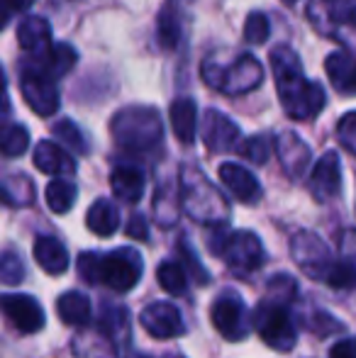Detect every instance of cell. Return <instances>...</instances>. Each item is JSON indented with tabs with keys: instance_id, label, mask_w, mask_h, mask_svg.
Masks as SVG:
<instances>
[{
	"instance_id": "obj_37",
	"label": "cell",
	"mask_w": 356,
	"mask_h": 358,
	"mask_svg": "<svg viewBox=\"0 0 356 358\" xmlns=\"http://www.w3.org/2000/svg\"><path fill=\"white\" fill-rule=\"evenodd\" d=\"M325 280H327L332 287H337V290L352 287V283H354L352 261H337V264H332V266H329V271H327V275H325Z\"/></svg>"
},
{
	"instance_id": "obj_33",
	"label": "cell",
	"mask_w": 356,
	"mask_h": 358,
	"mask_svg": "<svg viewBox=\"0 0 356 358\" xmlns=\"http://www.w3.org/2000/svg\"><path fill=\"white\" fill-rule=\"evenodd\" d=\"M24 278V264L20 259L17 251L8 249L0 254V283L5 285H17Z\"/></svg>"
},
{
	"instance_id": "obj_16",
	"label": "cell",
	"mask_w": 356,
	"mask_h": 358,
	"mask_svg": "<svg viewBox=\"0 0 356 358\" xmlns=\"http://www.w3.org/2000/svg\"><path fill=\"white\" fill-rule=\"evenodd\" d=\"M276 154L290 178H300L310 166V146L295 132H280L276 139Z\"/></svg>"
},
{
	"instance_id": "obj_35",
	"label": "cell",
	"mask_w": 356,
	"mask_h": 358,
	"mask_svg": "<svg viewBox=\"0 0 356 358\" xmlns=\"http://www.w3.org/2000/svg\"><path fill=\"white\" fill-rule=\"evenodd\" d=\"M54 134L64 142V146L78 151V154H88V144L83 139V132L71 122V120H62V122L54 124Z\"/></svg>"
},
{
	"instance_id": "obj_45",
	"label": "cell",
	"mask_w": 356,
	"mask_h": 358,
	"mask_svg": "<svg viewBox=\"0 0 356 358\" xmlns=\"http://www.w3.org/2000/svg\"><path fill=\"white\" fill-rule=\"evenodd\" d=\"M283 3H288V5H293V3H298V0H283Z\"/></svg>"
},
{
	"instance_id": "obj_9",
	"label": "cell",
	"mask_w": 356,
	"mask_h": 358,
	"mask_svg": "<svg viewBox=\"0 0 356 358\" xmlns=\"http://www.w3.org/2000/svg\"><path fill=\"white\" fill-rule=\"evenodd\" d=\"M20 88H22L24 103L32 108L34 115L39 117H49L59 110V90L57 80L47 76L39 66H29L22 71L20 78Z\"/></svg>"
},
{
	"instance_id": "obj_26",
	"label": "cell",
	"mask_w": 356,
	"mask_h": 358,
	"mask_svg": "<svg viewBox=\"0 0 356 358\" xmlns=\"http://www.w3.org/2000/svg\"><path fill=\"white\" fill-rule=\"evenodd\" d=\"M76 62H78L76 49H73L71 44L62 42V44H52V49H49L47 57L39 59V69L57 80V78H62V76H66L69 71H71V69L76 66Z\"/></svg>"
},
{
	"instance_id": "obj_23",
	"label": "cell",
	"mask_w": 356,
	"mask_h": 358,
	"mask_svg": "<svg viewBox=\"0 0 356 358\" xmlns=\"http://www.w3.org/2000/svg\"><path fill=\"white\" fill-rule=\"evenodd\" d=\"M325 71H327L332 85L342 95H354L356 73H354V57L349 52H332L325 59Z\"/></svg>"
},
{
	"instance_id": "obj_18",
	"label": "cell",
	"mask_w": 356,
	"mask_h": 358,
	"mask_svg": "<svg viewBox=\"0 0 356 358\" xmlns=\"http://www.w3.org/2000/svg\"><path fill=\"white\" fill-rule=\"evenodd\" d=\"M220 180H222V183L232 190L234 198L242 200V203H257V200L262 198V185H259V180L254 178L252 171H247L239 164L227 161V164L220 166Z\"/></svg>"
},
{
	"instance_id": "obj_38",
	"label": "cell",
	"mask_w": 356,
	"mask_h": 358,
	"mask_svg": "<svg viewBox=\"0 0 356 358\" xmlns=\"http://www.w3.org/2000/svg\"><path fill=\"white\" fill-rule=\"evenodd\" d=\"M337 137H339V142H342L344 149H347L349 154H354V151H356V113H354V110L344 113V117L339 120Z\"/></svg>"
},
{
	"instance_id": "obj_27",
	"label": "cell",
	"mask_w": 356,
	"mask_h": 358,
	"mask_svg": "<svg viewBox=\"0 0 356 358\" xmlns=\"http://www.w3.org/2000/svg\"><path fill=\"white\" fill-rule=\"evenodd\" d=\"M76 185L71 183V180H52V183L47 185V205L52 213L57 215H64L69 213V210L73 208V203H76Z\"/></svg>"
},
{
	"instance_id": "obj_14",
	"label": "cell",
	"mask_w": 356,
	"mask_h": 358,
	"mask_svg": "<svg viewBox=\"0 0 356 358\" xmlns=\"http://www.w3.org/2000/svg\"><path fill=\"white\" fill-rule=\"evenodd\" d=\"M339 185H342V164H339L337 151H327L313 169L310 193L318 203H327L339 193Z\"/></svg>"
},
{
	"instance_id": "obj_13",
	"label": "cell",
	"mask_w": 356,
	"mask_h": 358,
	"mask_svg": "<svg viewBox=\"0 0 356 358\" xmlns=\"http://www.w3.org/2000/svg\"><path fill=\"white\" fill-rule=\"evenodd\" d=\"M139 322L147 329V334H152L154 339H173V336H180L185 331L178 307H173L171 302H152V305H147L142 310Z\"/></svg>"
},
{
	"instance_id": "obj_31",
	"label": "cell",
	"mask_w": 356,
	"mask_h": 358,
	"mask_svg": "<svg viewBox=\"0 0 356 358\" xmlns=\"http://www.w3.org/2000/svg\"><path fill=\"white\" fill-rule=\"evenodd\" d=\"M73 351L78 358H115V349L105 339V334H81L73 341Z\"/></svg>"
},
{
	"instance_id": "obj_46",
	"label": "cell",
	"mask_w": 356,
	"mask_h": 358,
	"mask_svg": "<svg viewBox=\"0 0 356 358\" xmlns=\"http://www.w3.org/2000/svg\"><path fill=\"white\" fill-rule=\"evenodd\" d=\"M52 3H54V5H59V3H62V0H52Z\"/></svg>"
},
{
	"instance_id": "obj_29",
	"label": "cell",
	"mask_w": 356,
	"mask_h": 358,
	"mask_svg": "<svg viewBox=\"0 0 356 358\" xmlns=\"http://www.w3.org/2000/svg\"><path fill=\"white\" fill-rule=\"evenodd\" d=\"M29 146V132L22 124H3L0 127V154L5 156H22Z\"/></svg>"
},
{
	"instance_id": "obj_34",
	"label": "cell",
	"mask_w": 356,
	"mask_h": 358,
	"mask_svg": "<svg viewBox=\"0 0 356 358\" xmlns=\"http://www.w3.org/2000/svg\"><path fill=\"white\" fill-rule=\"evenodd\" d=\"M237 151L247 161H252V164L264 166L269 161L271 146H269V139L264 137V134H257V137H249V139H244V142H239Z\"/></svg>"
},
{
	"instance_id": "obj_19",
	"label": "cell",
	"mask_w": 356,
	"mask_h": 358,
	"mask_svg": "<svg viewBox=\"0 0 356 358\" xmlns=\"http://www.w3.org/2000/svg\"><path fill=\"white\" fill-rule=\"evenodd\" d=\"M34 166L49 176H73L76 161L69 156V151L57 142H39L34 149Z\"/></svg>"
},
{
	"instance_id": "obj_1",
	"label": "cell",
	"mask_w": 356,
	"mask_h": 358,
	"mask_svg": "<svg viewBox=\"0 0 356 358\" xmlns=\"http://www.w3.org/2000/svg\"><path fill=\"white\" fill-rule=\"evenodd\" d=\"M271 69L285 115L293 120H313L325 108V90L318 80L305 78L303 64L290 47L280 44L271 52Z\"/></svg>"
},
{
	"instance_id": "obj_20",
	"label": "cell",
	"mask_w": 356,
	"mask_h": 358,
	"mask_svg": "<svg viewBox=\"0 0 356 358\" xmlns=\"http://www.w3.org/2000/svg\"><path fill=\"white\" fill-rule=\"evenodd\" d=\"M34 259H37L39 268L49 275H62L69 268V251L54 236H39L34 241Z\"/></svg>"
},
{
	"instance_id": "obj_43",
	"label": "cell",
	"mask_w": 356,
	"mask_h": 358,
	"mask_svg": "<svg viewBox=\"0 0 356 358\" xmlns=\"http://www.w3.org/2000/svg\"><path fill=\"white\" fill-rule=\"evenodd\" d=\"M5 88H8V83H5V73H3V69H0V113H3V110L8 108V98H5Z\"/></svg>"
},
{
	"instance_id": "obj_4",
	"label": "cell",
	"mask_w": 356,
	"mask_h": 358,
	"mask_svg": "<svg viewBox=\"0 0 356 358\" xmlns=\"http://www.w3.org/2000/svg\"><path fill=\"white\" fill-rule=\"evenodd\" d=\"M178 205H183L185 213L198 222H210V224H220L229 215V208L220 195V190L195 169H183V173H180Z\"/></svg>"
},
{
	"instance_id": "obj_39",
	"label": "cell",
	"mask_w": 356,
	"mask_h": 358,
	"mask_svg": "<svg viewBox=\"0 0 356 358\" xmlns=\"http://www.w3.org/2000/svg\"><path fill=\"white\" fill-rule=\"evenodd\" d=\"M124 231H127L129 239H137V241H144L149 236V229H147V220H144L142 215H132L127 222V227H124Z\"/></svg>"
},
{
	"instance_id": "obj_15",
	"label": "cell",
	"mask_w": 356,
	"mask_h": 358,
	"mask_svg": "<svg viewBox=\"0 0 356 358\" xmlns=\"http://www.w3.org/2000/svg\"><path fill=\"white\" fill-rule=\"evenodd\" d=\"M308 17L320 32H334L339 24L354 22V0H310Z\"/></svg>"
},
{
	"instance_id": "obj_7",
	"label": "cell",
	"mask_w": 356,
	"mask_h": 358,
	"mask_svg": "<svg viewBox=\"0 0 356 358\" xmlns=\"http://www.w3.org/2000/svg\"><path fill=\"white\" fill-rule=\"evenodd\" d=\"M215 254H220L225 259V264L229 266V271L239 275H249L254 271L262 268L264 264V246L254 231H232L222 239V244L215 246Z\"/></svg>"
},
{
	"instance_id": "obj_6",
	"label": "cell",
	"mask_w": 356,
	"mask_h": 358,
	"mask_svg": "<svg viewBox=\"0 0 356 358\" xmlns=\"http://www.w3.org/2000/svg\"><path fill=\"white\" fill-rule=\"evenodd\" d=\"M254 329L264 339V344L276 351H290L298 341L295 327L290 322L288 307L264 300L254 312Z\"/></svg>"
},
{
	"instance_id": "obj_12",
	"label": "cell",
	"mask_w": 356,
	"mask_h": 358,
	"mask_svg": "<svg viewBox=\"0 0 356 358\" xmlns=\"http://www.w3.org/2000/svg\"><path fill=\"white\" fill-rule=\"evenodd\" d=\"M0 312L22 334H37L44 327V310L29 295H0Z\"/></svg>"
},
{
	"instance_id": "obj_5",
	"label": "cell",
	"mask_w": 356,
	"mask_h": 358,
	"mask_svg": "<svg viewBox=\"0 0 356 358\" xmlns=\"http://www.w3.org/2000/svg\"><path fill=\"white\" fill-rule=\"evenodd\" d=\"M203 80L215 90H222L227 95H244L249 90L259 88L264 80V69L252 54H242L229 66H222L215 59H208L200 69Z\"/></svg>"
},
{
	"instance_id": "obj_42",
	"label": "cell",
	"mask_w": 356,
	"mask_h": 358,
	"mask_svg": "<svg viewBox=\"0 0 356 358\" xmlns=\"http://www.w3.org/2000/svg\"><path fill=\"white\" fill-rule=\"evenodd\" d=\"M10 15H13V10H10V5L5 3V0H0V29H3L5 24L10 22Z\"/></svg>"
},
{
	"instance_id": "obj_11",
	"label": "cell",
	"mask_w": 356,
	"mask_h": 358,
	"mask_svg": "<svg viewBox=\"0 0 356 358\" xmlns=\"http://www.w3.org/2000/svg\"><path fill=\"white\" fill-rule=\"evenodd\" d=\"M200 134L203 142L210 151L218 154H227V151H237L242 142V129L227 117V115L218 113V110H205L203 122H200Z\"/></svg>"
},
{
	"instance_id": "obj_10",
	"label": "cell",
	"mask_w": 356,
	"mask_h": 358,
	"mask_svg": "<svg viewBox=\"0 0 356 358\" xmlns=\"http://www.w3.org/2000/svg\"><path fill=\"white\" fill-rule=\"evenodd\" d=\"M210 320H213V327L225 336L227 341H242L249 336L252 331V317L247 312V305H244L239 297H218L210 307Z\"/></svg>"
},
{
	"instance_id": "obj_30",
	"label": "cell",
	"mask_w": 356,
	"mask_h": 358,
	"mask_svg": "<svg viewBox=\"0 0 356 358\" xmlns=\"http://www.w3.org/2000/svg\"><path fill=\"white\" fill-rule=\"evenodd\" d=\"M159 285L169 292V295H183L185 287H188V275H185L183 266L176 261H166L157 268Z\"/></svg>"
},
{
	"instance_id": "obj_21",
	"label": "cell",
	"mask_w": 356,
	"mask_h": 358,
	"mask_svg": "<svg viewBox=\"0 0 356 358\" xmlns=\"http://www.w3.org/2000/svg\"><path fill=\"white\" fill-rule=\"evenodd\" d=\"M110 188H113L118 200L139 203L144 195V173L137 166H118L110 173Z\"/></svg>"
},
{
	"instance_id": "obj_41",
	"label": "cell",
	"mask_w": 356,
	"mask_h": 358,
	"mask_svg": "<svg viewBox=\"0 0 356 358\" xmlns=\"http://www.w3.org/2000/svg\"><path fill=\"white\" fill-rule=\"evenodd\" d=\"M329 358H354V341L352 339H342L332 346Z\"/></svg>"
},
{
	"instance_id": "obj_36",
	"label": "cell",
	"mask_w": 356,
	"mask_h": 358,
	"mask_svg": "<svg viewBox=\"0 0 356 358\" xmlns=\"http://www.w3.org/2000/svg\"><path fill=\"white\" fill-rule=\"evenodd\" d=\"M269 32L271 24L264 13H252L247 17V22H244V39L249 44H264L269 39Z\"/></svg>"
},
{
	"instance_id": "obj_17",
	"label": "cell",
	"mask_w": 356,
	"mask_h": 358,
	"mask_svg": "<svg viewBox=\"0 0 356 358\" xmlns=\"http://www.w3.org/2000/svg\"><path fill=\"white\" fill-rule=\"evenodd\" d=\"M17 42L24 52H29L32 57L44 59L52 49V24L44 17L29 15L20 22L17 27Z\"/></svg>"
},
{
	"instance_id": "obj_25",
	"label": "cell",
	"mask_w": 356,
	"mask_h": 358,
	"mask_svg": "<svg viewBox=\"0 0 356 358\" xmlns=\"http://www.w3.org/2000/svg\"><path fill=\"white\" fill-rule=\"evenodd\" d=\"M57 312L62 317L64 324L69 327H81L90 320V300L83 292L69 290L57 300Z\"/></svg>"
},
{
	"instance_id": "obj_8",
	"label": "cell",
	"mask_w": 356,
	"mask_h": 358,
	"mask_svg": "<svg viewBox=\"0 0 356 358\" xmlns=\"http://www.w3.org/2000/svg\"><path fill=\"white\" fill-rule=\"evenodd\" d=\"M290 256L298 264V268L315 280L318 278L325 280L329 266L334 264L332 254H329V246L318 234H313V231H298L290 239Z\"/></svg>"
},
{
	"instance_id": "obj_47",
	"label": "cell",
	"mask_w": 356,
	"mask_h": 358,
	"mask_svg": "<svg viewBox=\"0 0 356 358\" xmlns=\"http://www.w3.org/2000/svg\"><path fill=\"white\" fill-rule=\"evenodd\" d=\"M139 358H152V356H139Z\"/></svg>"
},
{
	"instance_id": "obj_2",
	"label": "cell",
	"mask_w": 356,
	"mask_h": 358,
	"mask_svg": "<svg viewBox=\"0 0 356 358\" xmlns=\"http://www.w3.org/2000/svg\"><path fill=\"white\" fill-rule=\"evenodd\" d=\"M78 273L93 285L103 283L115 292H127L139 283L144 264L134 249H115L110 254L86 251L78 256Z\"/></svg>"
},
{
	"instance_id": "obj_44",
	"label": "cell",
	"mask_w": 356,
	"mask_h": 358,
	"mask_svg": "<svg viewBox=\"0 0 356 358\" xmlns=\"http://www.w3.org/2000/svg\"><path fill=\"white\" fill-rule=\"evenodd\" d=\"M5 3H8V5H10V10L15 13V10H27L29 5L34 3V0H5Z\"/></svg>"
},
{
	"instance_id": "obj_3",
	"label": "cell",
	"mask_w": 356,
	"mask_h": 358,
	"mask_svg": "<svg viewBox=\"0 0 356 358\" xmlns=\"http://www.w3.org/2000/svg\"><path fill=\"white\" fill-rule=\"evenodd\" d=\"M110 132L120 149L129 154H152L164 142V124L152 108H124L115 113Z\"/></svg>"
},
{
	"instance_id": "obj_24",
	"label": "cell",
	"mask_w": 356,
	"mask_h": 358,
	"mask_svg": "<svg viewBox=\"0 0 356 358\" xmlns=\"http://www.w3.org/2000/svg\"><path fill=\"white\" fill-rule=\"evenodd\" d=\"M86 224L93 234L113 236L120 227V213L110 200H95L86 213Z\"/></svg>"
},
{
	"instance_id": "obj_28",
	"label": "cell",
	"mask_w": 356,
	"mask_h": 358,
	"mask_svg": "<svg viewBox=\"0 0 356 358\" xmlns=\"http://www.w3.org/2000/svg\"><path fill=\"white\" fill-rule=\"evenodd\" d=\"M157 39H159V44H162L164 49H169V52L178 47V42H180V20H178L176 10H173L171 5H166V8L159 13Z\"/></svg>"
},
{
	"instance_id": "obj_40",
	"label": "cell",
	"mask_w": 356,
	"mask_h": 358,
	"mask_svg": "<svg viewBox=\"0 0 356 358\" xmlns=\"http://www.w3.org/2000/svg\"><path fill=\"white\" fill-rule=\"evenodd\" d=\"M178 254H183V256H185V261H188V264L193 266L195 275H198L195 280H200V283H208V273H205L203 266H198V261H195V254H193V251H190L185 244H178Z\"/></svg>"
},
{
	"instance_id": "obj_22",
	"label": "cell",
	"mask_w": 356,
	"mask_h": 358,
	"mask_svg": "<svg viewBox=\"0 0 356 358\" xmlns=\"http://www.w3.org/2000/svg\"><path fill=\"white\" fill-rule=\"evenodd\" d=\"M169 117H171V127L178 142L193 144L195 132H198V108H195V100H190V98L173 100Z\"/></svg>"
},
{
	"instance_id": "obj_32",
	"label": "cell",
	"mask_w": 356,
	"mask_h": 358,
	"mask_svg": "<svg viewBox=\"0 0 356 358\" xmlns=\"http://www.w3.org/2000/svg\"><path fill=\"white\" fill-rule=\"evenodd\" d=\"M295 292H298V285L290 275L280 273V275H273L269 280V287H266V300L269 302H276V305H285L288 307L293 302Z\"/></svg>"
}]
</instances>
